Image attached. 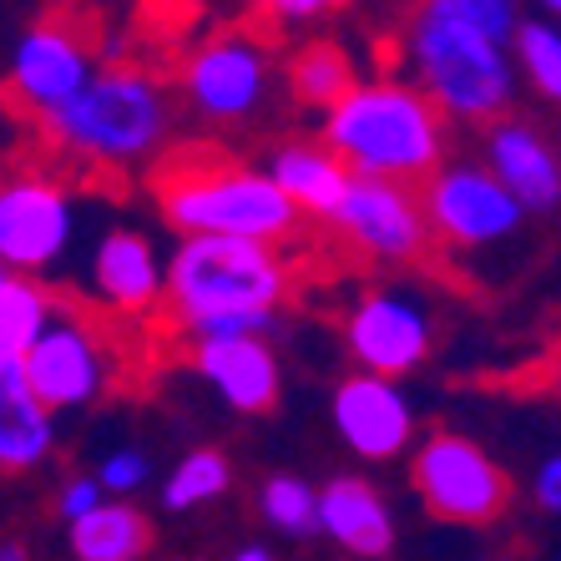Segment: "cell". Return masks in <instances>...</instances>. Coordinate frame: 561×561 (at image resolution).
<instances>
[{
  "instance_id": "obj_1",
  "label": "cell",
  "mask_w": 561,
  "mask_h": 561,
  "mask_svg": "<svg viewBox=\"0 0 561 561\" xmlns=\"http://www.w3.org/2000/svg\"><path fill=\"white\" fill-rule=\"evenodd\" d=\"M288 268L278 243L238 233H183L162 263V304L187 340L203 334H274Z\"/></svg>"
},
{
  "instance_id": "obj_2",
  "label": "cell",
  "mask_w": 561,
  "mask_h": 561,
  "mask_svg": "<svg viewBox=\"0 0 561 561\" xmlns=\"http://www.w3.org/2000/svg\"><path fill=\"white\" fill-rule=\"evenodd\" d=\"M324 147H334L350 172L420 183L445 157V112L415 81H359L354 77L324 106Z\"/></svg>"
},
{
  "instance_id": "obj_3",
  "label": "cell",
  "mask_w": 561,
  "mask_h": 561,
  "mask_svg": "<svg viewBox=\"0 0 561 561\" xmlns=\"http://www.w3.org/2000/svg\"><path fill=\"white\" fill-rule=\"evenodd\" d=\"M46 131L92 168H137L168 147L172 102L142 66H96L87 87L46 117Z\"/></svg>"
},
{
  "instance_id": "obj_4",
  "label": "cell",
  "mask_w": 561,
  "mask_h": 561,
  "mask_svg": "<svg viewBox=\"0 0 561 561\" xmlns=\"http://www.w3.org/2000/svg\"><path fill=\"white\" fill-rule=\"evenodd\" d=\"M415 87L456 122H491L516 102L511 46L460 21L445 0H425L405 31Z\"/></svg>"
},
{
  "instance_id": "obj_5",
  "label": "cell",
  "mask_w": 561,
  "mask_h": 561,
  "mask_svg": "<svg viewBox=\"0 0 561 561\" xmlns=\"http://www.w3.org/2000/svg\"><path fill=\"white\" fill-rule=\"evenodd\" d=\"M157 208L178 233H238L288 243L299 228V208L278 193L268 172L249 162H222V157L172 162L157 178Z\"/></svg>"
},
{
  "instance_id": "obj_6",
  "label": "cell",
  "mask_w": 561,
  "mask_h": 561,
  "mask_svg": "<svg viewBox=\"0 0 561 561\" xmlns=\"http://www.w3.org/2000/svg\"><path fill=\"white\" fill-rule=\"evenodd\" d=\"M425 228L450 249H496L526 222V208L506 193L485 162H435L420 178Z\"/></svg>"
},
{
  "instance_id": "obj_7",
  "label": "cell",
  "mask_w": 561,
  "mask_h": 561,
  "mask_svg": "<svg viewBox=\"0 0 561 561\" xmlns=\"http://www.w3.org/2000/svg\"><path fill=\"white\" fill-rule=\"evenodd\" d=\"M21 375H26L31 394L51 415L66 410H87L96 405L106 390H112V350H106L102 329L77 309H51L46 329H41L31 350L21 354Z\"/></svg>"
},
{
  "instance_id": "obj_8",
  "label": "cell",
  "mask_w": 561,
  "mask_h": 561,
  "mask_svg": "<svg viewBox=\"0 0 561 561\" xmlns=\"http://www.w3.org/2000/svg\"><path fill=\"white\" fill-rule=\"evenodd\" d=\"M187 106L213 127H243L274 96V61L253 36L222 31V36L197 41L178 71Z\"/></svg>"
},
{
  "instance_id": "obj_9",
  "label": "cell",
  "mask_w": 561,
  "mask_h": 561,
  "mask_svg": "<svg viewBox=\"0 0 561 561\" xmlns=\"http://www.w3.org/2000/svg\"><path fill=\"white\" fill-rule=\"evenodd\" d=\"M410 481H415V496L425 501L435 522L450 526H491L511 501L506 470L476 440L450 431L420 440L415 460H410Z\"/></svg>"
},
{
  "instance_id": "obj_10",
  "label": "cell",
  "mask_w": 561,
  "mask_h": 561,
  "mask_svg": "<svg viewBox=\"0 0 561 561\" xmlns=\"http://www.w3.org/2000/svg\"><path fill=\"white\" fill-rule=\"evenodd\" d=\"M96 71V46L92 31L71 21V15H46L26 36L15 41L11 51V71H5V96L15 112L46 122L61 102L87 87V77Z\"/></svg>"
},
{
  "instance_id": "obj_11",
  "label": "cell",
  "mask_w": 561,
  "mask_h": 561,
  "mask_svg": "<svg viewBox=\"0 0 561 561\" xmlns=\"http://www.w3.org/2000/svg\"><path fill=\"white\" fill-rule=\"evenodd\" d=\"M77 233V203L46 172L0 178V268L46 274L66 259Z\"/></svg>"
},
{
  "instance_id": "obj_12",
  "label": "cell",
  "mask_w": 561,
  "mask_h": 561,
  "mask_svg": "<svg viewBox=\"0 0 561 561\" xmlns=\"http://www.w3.org/2000/svg\"><path fill=\"white\" fill-rule=\"evenodd\" d=\"M329 222H334L365 259H379V263L415 259V253L425 249V238H431L415 183L375 178V172H350V183H344Z\"/></svg>"
},
{
  "instance_id": "obj_13",
  "label": "cell",
  "mask_w": 561,
  "mask_h": 561,
  "mask_svg": "<svg viewBox=\"0 0 561 561\" xmlns=\"http://www.w3.org/2000/svg\"><path fill=\"white\" fill-rule=\"evenodd\" d=\"M344 344H350L354 365L369 375H415L435 344L431 309L410 288H369L344 319Z\"/></svg>"
},
{
  "instance_id": "obj_14",
  "label": "cell",
  "mask_w": 561,
  "mask_h": 561,
  "mask_svg": "<svg viewBox=\"0 0 561 561\" xmlns=\"http://www.w3.org/2000/svg\"><path fill=\"white\" fill-rule=\"evenodd\" d=\"M329 420H334V435L350 445L354 456L375 460V466L405 456L410 440H415V405L400 390V379L369 375V369L334 385Z\"/></svg>"
},
{
  "instance_id": "obj_15",
  "label": "cell",
  "mask_w": 561,
  "mask_h": 561,
  "mask_svg": "<svg viewBox=\"0 0 561 561\" xmlns=\"http://www.w3.org/2000/svg\"><path fill=\"white\" fill-rule=\"evenodd\" d=\"M193 369L238 415H268L284 390L278 354L263 334H203L193 340Z\"/></svg>"
},
{
  "instance_id": "obj_16",
  "label": "cell",
  "mask_w": 561,
  "mask_h": 561,
  "mask_svg": "<svg viewBox=\"0 0 561 561\" xmlns=\"http://www.w3.org/2000/svg\"><path fill=\"white\" fill-rule=\"evenodd\" d=\"M485 168L496 172L506 193L526 213H551L561 203V152L531 127V122H511L506 112L485 122Z\"/></svg>"
},
{
  "instance_id": "obj_17",
  "label": "cell",
  "mask_w": 561,
  "mask_h": 561,
  "mask_svg": "<svg viewBox=\"0 0 561 561\" xmlns=\"http://www.w3.org/2000/svg\"><path fill=\"white\" fill-rule=\"evenodd\" d=\"M92 294L112 313H152L162 304V253L137 228H112L92 249Z\"/></svg>"
},
{
  "instance_id": "obj_18",
  "label": "cell",
  "mask_w": 561,
  "mask_h": 561,
  "mask_svg": "<svg viewBox=\"0 0 561 561\" xmlns=\"http://www.w3.org/2000/svg\"><path fill=\"white\" fill-rule=\"evenodd\" d=\"M319 536H329L344 557H390L394 551V511L369 481L334 476L319 485Z\"/></svg>"
},
{
  "instance_id": "obj_19",
  "label": "cell",
  "mask_w": 561,
  "mask_h": 561,
  "mask_svg": "<svg viewBox=\"0 0 561 561\" xmlns=\"http://www.w3.org/2000/svg\"><path fill=\"white\" fill-rule=\"evenodd\" d=\"M56 445V415L31 394L21 359H0V470H36Z\"/></svg>"
},
{
  "instance_id": "obj_20",
  "label": "cell",
  "mask_w": 561,
  "mask_h": 561,
  "mask_svg": "<svg viewBox=\"0 0 561 561\" xmlns=\"http://www.w3.org/2000/svg\"><path fill=\"white\" fill-rule=\"evenodd\" d=\"M263 172H268L278 183V193L299 208V218H319V222H329L344 183H350V168H344L340 157H334V147H324V142H284L268 157Z\"/></svg>"
},
{
  "instance_id": "obj_21",
  "label": "cell",
  "mask_w": 561,
  "mask_h": 561,
  "mask_svg": "<svg viewBox=\"0 0 561 561\" xmlns=\"http://www.w3.org/2000/svg\"><path fill=\"white\" fill-rule=\"evenodd\" d=\"M71 531V557L81 561H137L152 551V522L131 506V496H102L92 511H81Z\"/></svg>"
},
{
  "instance_id": "obj_22",
  "label": "cell",
  "mask_w": 561,
  "mask_h": 561,
  "mask_svg": "<svg viewBox=\"0 0 561 561\" xmlns=\"http://www.w3.org/2000/svg\"><path fill=\"white\" fill-rule=\"evenodd\" d=\"M56 299L36 284V274H15L0 268V359H21L31 350L46 319H51Z\"/></svg>"
},
{
  "instance_id": "obj_23",
  "label": "cell",
  "mask_w": 561,
  "mask_h": 561,
  "mask_svg": "<svg viewBox=\"0 0 561 561\" xmlns=\"http://www.w3.org/2000/svg\"><path fill=\"white\" fill-rule=\"evenodd\" d=\"M511 61H516V77H526L547 102L561 106V21L557 15H531V21H516L511 31Z\"/></svg>"
},
{
  "instance_id": "obj_24",
  "label": "cell",
  "mask_w": 561,
  "mask_h": 561,
  "mask_svg": "<svg viewBox=\"0 0 561 561\" xmlns=\"http://www.w3.org/2000/svg\"><path fill=\"white\" fill-rule=\"evenodd\" d=\"M228 485H233V466H228L222 450H213V445L187 450V456L168 470V481H162V511L187 516V511L213 506L218 496H228Z\"/></svg>"
},
{
  "instance_id": "obj_25",
  "label": "cell",
  "mask_w": 561,
  "mask_h": 561,
  "mask_svg": "<svg viewBox=\"0 0 561 561\" xmlns=\"http://www.w3.org/2000/svg\"><path fill=\"white\" fill-rule=\"evenodd\" d=\"M259 516L263 526H274L288 541L319 536V485H309L304 476H268L259 491Z\"/></svg>"
},
{
  "instance_id": "obj_26",
  "label": "cell",
  "mask_w": 561,
  "mask_h": 561,
  "mask_svg": "<svg viewBox=\"0 0 561 561\" xmlns=\"http://www.w3.org/2000/svg\"><path fill=\"white\" fill-rule=\"evenodd\" d=\"M350 81H354V66L334 41H309V46L288 61V92L299 96L304 106H319V112H324Z\"/></svg>"
},
{
  "instance_id": "obj_27",
  "label": "cell",
  "mask_w": 561,
  "mask_h": 561,
  "mask_svg": "<svg viewBox=\"0 0 561 561\" xmlns=\"http://www.w3.org/2000/svg\"><path fill=\"white\" fill-rule=\"evenodd\" d=\"M96 481H102L106 496H137V491L152 481V460H147V450H137V445H117V450L102 456Z\"/></svg>"
},
{
  "instance_id": "obj_28",
  "label": "cell",
  "mask_w": 561,
  "mask_h": 561,
  "mask_svg": "<svg viewBox=\"0 0 561 561\" xmlns=\"http://www.w3.org/2000/svg\"><path fill=\"white\" fill-rule=\"evenodd\" d=\"M445 5H450L460 21H470L476 31H485V36H496V41H511V31L522 21V5H516V0H445Z\"/></svg>"
},
{
  "instance_id": "obj_29",
  "label": "cell",
  "mask_w": 561,
  "mask_h": 561,
  "mask_svg": "<svg viewBox=\"0 0 561 561\" xmlns=\"http://www.w3.org/2000/svg\"><path fill=\"white\" fill-rule=\"evenodd\" d=\"M253 5H259L263 21L294 31V26H313V21H324L340 0H253Z\"/></svg>"
},
{
  "instance_id": "obj_30",
  "label": "cell",
  "mask_w": 561,
  "mask_h": 561,
  "mask_svg": "<svg viewBox=\"0 0 561 561\" xmlns=\"http://www.w3.org/2000/svg\"><path fill=\"white\" fill-rule=\"evenodd\" d=\"M102 496L106 491H102L96 476H71V481L61 485V496H56V511H61V522H77L81 511H92Z\"/></svg>"
},
{
  "instance_id": "obj_31",
  "label": "cell",
  "mask_w": 561,
  "mask_h": 561,
  "mask_svg": "<svg viewBox=\"0 0 561 561\" xmlns=\"http://www.w3.org/2000/svg\"><path fill=\"white\" fill-rule=\"evenodd\" d=\"M531 501L547 516H561V450H551L541 466H536V481H531Z\"/></svg>"
},
{
  "instance_id": "obj_32",
  "label": "cell",
  "mask_w": 561,
  "mask_h": 561,
  "mask_svg": "<svg viewBox=\"0 0 561 561\" xmlns=\"http://www.w3.org/2000/svg\"><path fill=\"white\" fill-rule=\"evenodd\" d=\"M233 557L238 561H274V547H259V541H253V547H238Z\"/></svg>"
},
{
  "instance_id": "obj_33",
  "label": "cell",
  "mask_w": 561,
  "mask_h": 561,
  "mask_svg": "<svg viewBox=\"0 0 561 561\" xmlns=\"http://www.w3.org/2000/svg\"><path fill=\"white\" fill-rule=\"evenodd\" d=\"M536 5H541L547 15H557V21H561V0H536Z\"/></svg>"
},
{
  "instance_id": "obj_34",
  "label": "cell",
  "mask_w": 561,
  "mask_h": 561,
  "mask_svg": "<svg viewBox=\"0 0 561 561\" xmlns=\"http://www.w3.org/2000/svg\"><path fill=\"white\" fill-rule=\"evenodd\" d=\"M51 5H61V11H77V5H87V0H51Z\"/></svg>"
},
{
  "instance_id": "obj_35",
  "label": "cell",
  "mask_w": 561,
  "mask_h": 561,
  "mask_svg": "<svg viewBox=\"0 0 561 561\" xmlns=\"http://www.w3.org/2000/svg\"><path fill=\"white\" fill-rule=\"evenodd\" d=\"M178 5H208V0H178Z\"/></svg>"
}]
</instances>
